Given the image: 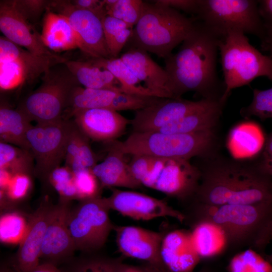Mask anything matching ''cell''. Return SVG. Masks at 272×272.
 <instances>
[{"label": "cell", "instance_id": "cell-1", "mask_svg": "<svg viewBox=\"0 0 272 272\" xmlns=\"http://www.w3.org/2000/svg\"><path fill=\"white\" fill-rule=\"evenodd\" d=\"M221 36L195 19L193 28L179 50L164 59L172 98H180L186 92H194L201 98L221 101L225 87L217 67Z\"/></svg>", "mask_w": 272, "mask_h": 272}, {"label": "cell", "instance_id": "cell-2", "mask_svg": "<svg viewBox=\"0 0 272 272\" xmlns=\"http://www.w3.org/2000/svg\"><path fill=\"white\" fill-rule=\"evenodd\" d=\"M200 170L194 202L213 206L272 202V177L258 163L223 161Z\"/></svg>", "mask_w": 272, "mask_h": 272}, {"label": "cell", "instance_id": "cell-3", "mask_svg": "<svg viewBox=\"0 0 272 272\" xmlns=\"http://www.w3.org/2000/svg\"><path fill=\"white\" fill-rule=\"evenodd\" d=\"M185 221L213 223L225 232L228 246L254 247L260 235L272 221V202L252 205H208L193 202Z\"/></svg>", "mask_w": 272, "mask_h": 272}, {"label": "cell", "instance_id": "cell-4", "mask_svg": "<svg viewBox=\"0 0 272 272\" xmlns=\"http://www.w3.org/2000/svg\"><path fill=\"white\" fill-rule=\"evenodd\" d=\"M195 19L170 7L144 2L140 18L128 41L134 47L165 59L182 43L193 27Z\"/></svg>", "mask_w": 272, "mask_h": 272}, {"label": "cell", "instance_id": "cell-5", "mask_svg": "<svg viewBox=\"0 0 272 272\" xmlns=\"http://www.w3.org/2000/svg\"><path fill=\"white\" fill-rule=\"evenodd\" d=\"M214 129L190 133L168 134L158 131H132L123 142L109 143L124 155L190 160L207 156L215 142Z\"/></svg>", "mask_w": 272, "mask_h": 272}, {"label": "cell", "instance_id": "cell-6", "mask_svg": "<svg viewBox=\"0 0 272 272\" xmlns=\"http://www.w3.org/2000/svg\"><path fill=\"white\" fill-rule=\"evenodd\" d=\"M219 51L225 87L223 103L233 89L249 85L258 77L272 81V58L253 46L243 32L227 31L220 39Z\"/></svg>", "mask_w": 272, "mask_h": 272}, {"label": "cell", "instance_id": "cell-7", "mask_svg": "<svg viewBox=\"0 0 272 272\" xmlns=\"http://www.w3.org/2000/svg\"><path fill=\"white\" fill-rule=\"evenodd\" d=\"M80 86L64 62L57 64L42 76L39 87L18 108L36 123L61 120L73 90Z\"/></svg>", "mask_w": 272, "mask_h": 272}, {"label": "cell", "instance_id": "cell-8", "mask_svg": "<svg viewBox=\"0 0 272 272\" xmlns=\"http://www.w3.org/2000/svg\"><path fill=\"white\" fill-rule=\"evenodd\" d=\"M193 18L222 36L229 30H237L261 40L265 34L257 1L199 0L198 11Z\"/></svg>", "mask_w": 272, "mask_h": 272}, {"label": "cell", "instance_id": "cell-9", "mask_svg": "<svg viewBox=\"0 0 272 272\" xmlns=\"http://www.w3.org/2000/svg\"><path fill=\"white\" fill-rule=\"evenodd\" d=\"M67 59L58 55L33 54L0 37V89L1 92H12L41 77L53 66Z\"/></svg>", "mask_w": 272, "mask_h": 272}, {"label": "cell", "instance_id": "cell-10", "mask_svg": "<svg viewBox=\"0 0 272 272\" xmlns=\"http://www.w3.org/2000/svg\"><path fill=\"white\" fill-rule=\"evenodd\" d=\"M104 197L79 201L69 212L67 225L76 250L98 252L105 245L115 225L111 221Z\"/></svg>", "mask_w": 272, "mask_h": 272}, {"label": "cell", "instance_id": "cell-11", "mask_svg": "<svg viewBox=\"0 0 272 272\" xmlns=\"http://www.w3.org/2000/svg\"><path fill=\"white\" fill-rule=\"evenodd\" d=\"M73 121L38 123L28 130L26 139L34 160V175L48 182L50 173L65 159L67 139Z\"/></svg>", "mask_w": 272, "mask_h": 272}, {"label": "cell", "instance_id": "cell-12", "mask_svg": "<svg viewBox=\"0 0 272 272\" xmlns=\"http://www.w3.org/2000/svg\"><path fill=\"white\" fill-rule=\"evenodd\" d=\"M48 9L67 19L76 37L78 48L90 58H111L102 19L97 15L76 7L70 1H50Z\"/></svg>", "mask_w": 272, "mask_h": 272}, {"label": "cell", "instance_id": "cell-13", "mask_svg": "<svg viewBox=\"0 0 272 272\" xmlns=\"http://www.w3.org/2000/svg\"><path fill=\"white\" fill-rule=\"evenodd\" d=\"M111 194L104 197L110 209L123 216L134 220H149L161 217H171L183 223L185 216L163 199L130 190L110 188Z\"/></svg>", "mask_w": 272, "mask_h": 272}, {"label": "cell", "instance_id": "cell-14", "mask_svg": "<svg viewBox=\"0 0 272 272\" xmlns=\"http://www.w3.org/2000/svg\"><path fill=\"white\" fill-rule=\"evenodd\" d=\"M200 177V169L189 160L165 159L151 189L180 200L187 201L193 198Z\"/></svg>", "mask_w": 272, "mask_h": 272}, {"label": "cell", "instance_id": "cell-15", "mask_svg": "<svg viewBox=\"0 0 272 272\" xmlns=\"http://www.w3.org/2000/svg\"><path fill=\"white\" fill-rule=\"evenodd\" d=\"M210 99L191 101L180 98H159L150 106L135 111L130 120L133 131H156L165 125L206 105Z\"/></svg>", "mask_w": 272, "mask_h": 272}, {"label": "cell", "instance_id": "cell-16", "mask_svg": "<svg viewBox=\"0 0 272 272\" xmlns=\"http://www.w3.org/2000/svg\"><path fill=\"white\" fill-rule=\"evenodd\" d=\"M116 243L124 256L142 260L168 271L161 256L163 233L134 226H115Z\"/></svg>", "mask_w": 272, "mask_h": 272}, {"label": "cell", "instance_id": "cell-17", "mask_svg": "<svg viewBox=\"0 0 272 272\" xmlns=\"http://www.w3.org/2000/svg\"><path fill=\"white\" fill-rule=\"evenodd\" d=\"M70 202L59 200L54 205L43 241L40 259L55 265L66 263L76 250L67 220Z\"/></svg>", "mask_w": 272, "mask_h": 272}, {"label": "cell", "instance_id": "cell-18", "mask_svg": "<svg viewBox=\"0 0 272 272\" xmlns=\"http://www.w3.org/2000/svg\"><path fill=\"white\" fill-rule=\"evenodd\" d=\"M54 205L45 198L29 218L26 232L12 263L15 272H29L40 263L42 245Z\"/></svg>", "mask_w": 272, "mask_h": 272}, {"label": "cell", "instance_id": "cell-19", "mask_svg": "<svg viewBox=\"0 0 272 272\" xmlns=\"http://www.w3.org/2000/svg\"><path fill=\"white\" fill-rule=\"evenodd\" d=\"M0 30L4 37L30 52L52 55L41 34L17 6L15 0L0 1Z\"/></svg>", "mask_w": 272, "mask_h": 272}, {"label": "cell", "instance_id": "cell-20", "mask_svg": "<svg viewBox=\"0 0 272 272\" xmlns=\"http://www.w3.org/2000/svg\"><path fill=\"white\" fill-rule=\"evenodd\" d=\"M74 122L89 139L109 142L121 136L130 120L117 111L107 108H94L73 114Z\"/></svg>", "mask_w": 272, "mask_h": 272}, {"label": "cell", "instance_id": "cell-21", "mask_svg": "<svg viewBox=\"0 0 272 272\" xmlns=\"http://www.w3.org/2000/svg\"><path fill=\"white\" fill-rule=\"evenodd\" d=\"M120 58L144 86L157 97L172 98L167 72L155 62L147 51L129 47Z\"/></svg>", "mask_w": 272, "mask_h": 272}, {"label": "cell", "instance_id": "cell-22", "mask_svg": "<svg viewBox=\"0 0 272 272\" xmlns=\"http://www.w3.org/2000/svg\"><path fill=\"white\" fill-rule=\"evenodd\" d=\"M161 256L170 272H192L200 258L191 241L190 231L175 230L165 234Z\"/></svg>", "mask_w": 272, "mask_h": 272}, {"label": "cell", "instance_id": "cell-23", "mask_svg": "<svg viewBox=\"0 0 272 272\" xmlns=\"http://www.w3.org/2000/svg\"><path fill=\"white\" fill-rule=\"evenodd\" d=\"M109 148L108 154L104 160L97 163L92 169L102 188H141L143 185L132 174L128 163L125 160V155L114 148L110 144Z\"/></svg>", "mask_w": 272, "mask_h": 272}, {"label": "cell", "instance_id": "cell-24", "mask_svg": "<svg viewBox=\"0 0 272 272\" xmlns=\"http://www.w3.org/2000/svg\"><path fill=\"white\" fill-rule=\"evenodd\" d=\"M42 20L41 37L50 51L60 52L78 48L74 30L67 19L48 8Z\"/></svg>", "mask_w": 272, "mask_h": 272}, {"label": "cell", "instance_id": "cell-25", "mask_svg": "<svg viewBox=\"0 0 272 272\" xmlns=\"http://www.w3.org/2000/svg\"><path fill=\"white\" fill-rule=\"evenodd\" d=\"M64 63L82 86L123 93L120 83L111 72L89 59L87 61L67 59Z\"/></svg>", "mask_w": 272, "mask_h": 272}, {"label": "cell", "instance_id": "cell-26", "mask_svg": "<svg viewBox=\"0 0 272 272\" xmlns=\"http://www.w3.org/2000/svg\"><path fill=\"white\" fill-rule=\"evenodd\" d=\"M26 114L18 108L13 109L3 102L0 106V142L30 151L26 139L33 125Z\"/></svg>", "mask_w": 272, "mask_h": 272}, {"label": "cell", "instance_id": "cell-27", "mask_svg": "<svg viewBox=\"0 0 272 272\" xmlns=\"http://www.w3.org/2000/svg\"><path fill=\"white\" fill-rule=\"evenodd\" d=\"M191 240L200 258L218 255L228 246L225 232L215 224L201 221L191 225Z\"/></svg>", "mask_w": 272, "mask_h": 272}, {"label": "cell", "instance_id": "cell-28", "mask_svg": "<svg viewBox=\"0 0 272 272\" xmlns=\"http://www.w3.org/2000/svg\"><path fill=\"white\" fill-rule=\"evenodd\" d=\"M64 160V165L73 173L85 169H92L97 164V156L91 147L89 139L74 121L67 139Z\"/></svg>", "mask_w": 272, "mask_h": 272}, {"label": "cell", "instance_id": "cell-29", "mask_svg": "<svg viewBox=\"0 0 272 272\" xmlns=\"http://www.w3.org/2000/svg\"><path fill=\"white\" fill-rule=\"evenodd\" d=\"M119 93L121 92L78 86L71 94L64 113L65 114L67 112V115L64 119H69L75 113L86 109L107 108L113 110L115 101Z\"/></svg>", "mask_w": 272, "mask_h": 272}, {"label": "cell", "instance_id": "cell-30", "mask_svg": "<svg viewBox=\"0 0 272 272\" xmlns=\"http://www.w3.org/2000/svg\"><path fill=\"white\" fill-rule=\"evenodd\" d=\"M89 60L111 72L120 83L123 93L157 97L154 93L144 86L120 57Z\"/></svg>", "mask_w": 272, "mask_h": 272}, {"label": "cell", "instance_id": "cell-31", "mask_svg": "<svg viewBox=\"0 0 272 272\" xmlns=\"http://www.w3.org/2000/svg\"><path fill=\"white\" fill-rule=\"evenodd\" d=\"M35 163L29 151L9 144L0 142V169H6L13 175H34Z\"/></svg>", "mask_w": 272, "mask_h": 272}, {"label": "cell", "instance_id": "cell-32", "mask_svg": "<svg viewBox=\"0 0 272 272\" xmlns=\"http://www.w3.org/2000/svg\"><path fill=\"white\" fill-rule=\"evenodd\" d=\"M66 263L63 272H119L122 258H112L96 253L85 254Z\"/></svg>", "mask_w": 272, "mask_h": 272}, {"label": "cell", "instance_id": "cell-33", "mask_svg": "<svg viewBox=\"0 0 272 272\" xmlns=\"http://www.w3.org/2000/svg\"><path fill=\"white\" fill-rule=\"evenodd\" d=\"M101 21L110 55L111 58L118 57V54L127 43L133 27L120 20L107 15Z\"/></svg>", "mask_w": 272, "mask_h": 272}, {"label": "cell", "instance_id": "cell-34", "mask_svg": "<svg viewBox=\"0 0 272 272\" xmlns=\"http://www.w3.org/2000/svg\"><path fill=\"white\" fill-rule=\"evenodd\" d=\"M28 220L21 213H3L0 219V239L2 243L20 244L26 232Z\"/></svg>", "mask_w": 272, "mask_h": 272}, {"label": "cell", "instance_id": "cell-35", "mask_svg": "<svg viewBox=\"0 0 272 272\" xmlns=\"http://www.w3.org/2000/svg\"><path fill=\"white\" fill-rule=\"evenodd\" d=\"M229 272H272V263L252 249L235 255L228 265Z\"/></svg>", "mask_w": 272, "mask_h": 272}, {"label": "cell", "instance_id": "cell-36", "mask_svg": "<svg viewBox=\"0 0 272 272\" xmlns=\"http://www.w3.org/2000/svg\"><path fill=\"white\" fill-rule=\"evenodd\" d=\"M107 15L134 27L141 16L144 1L141 0H105Z\"/></svg>", "mask_w": 272, "mask_h": 272}, {"label": "cell", "instance_id": "cell-37", "mask_svg": "<svg viewBox=\"0 0 272 272\" xmlns=\"http://www.w3.org/2000/svg\"><path fill=\"white\" fill-rule=\"evenodd\" d=\"M48 182L57 192L59 200H78L74 173L67 166H60L54 169L49 175Z\"/></svg>", "mask_w": 272, "mask_h": 272}, {"label": "cell", "instance_id": "cell-38", "mask_svg": "<svg viewBox=\"0 0 272 272\" xmlns=\"http://www.w3.org/2000/svg\"><path fill=\"white\" fill-rule=\"evenodd\" d=\"M240 114L245 118L253 116L261 120L272 119V87L266 90L254 89L251 103L241 108Z\"/></svg>", "mask_w": 272, "mask_h": 272}, {"label": "cell", "instance_id": "cell-39", "mask_svg": "<svg viewBox=\"0 0 272 272\" xmlns=\"http://www.w3.org/2000/svg\"><path fill=\"white\" fill-rule=\"evenodd\" d=\"M78 200L100 197L102 188L91 169H85L73 173Z\"/></svg>", "mask_w": 272, "mask_h": 272}, {"label": "cell", "instance_id": "cell-40", "mask_svg": "<svg viewBox=\"0 0 272 272\" xmlns=\"http://www.w3.org/2000/svg\"><path fill=\"white\" fill-rule=\"evenodd\" d=\"M31 177L32 175L26 173L15 174L6 190H2L6 198L12 205L22 201L30 193L32 186Z\"/></svg>", "mask_w": 272, "mask_h": 272}, {"label": "cell", "instance_id": "cell-41", "mask_svg": "<svg viewBox=\"0 0 272 272\" xmlns=\"http://www.w3.org/2000/svg\"><path fill=\"white\" fill-rule=\"evenodd\" d=\"M15 3L31 23H34L46 12L50 1L43 0H15Z\"/></svg>", "mask_w": 272, "mask_h": 272}, {"label": "cell", "instance_id": "cell-42", "mask_svg": "<svg viewBox=\"0 0 272 272\" xmlns=\"http://www.w3.org/2000/svg\"><path fill=\"white\" fill-rule=\"evenodd\" d=\"M152 2L159 5L182 11L192 15L193 17L196 16L199 6V0H156Z\"/></svg>", "mask_w": 272, "mask_h": 272}, {"label": "cell", "instance_id": "cell-43", "mask_svg": "<svg viewBox=\"0 0 272 272\" xmlns=\"http://www.w3.org/2000/svg\"><path fill=\"white\" fill-rule=\"evenodd\" d=\"M152 158L146 155H132L128 163L132 174L140 183L150 166Z\"/></svg>", "mask_w": 272, "mask_h": 272}, {"label": "cell", "instance_id": "cell-44", "mask_svg": "<svg viewBox=\"0 0 272 272\" xmlns=\"http://www.w3.org/2000/svg\"><path fill=\"white\" fill-rule=\"evenodd\" d=\"M76 7L90 11L101 19L107 16L105 0H74L70 1Z\"/></svg>", "mask_w": 272, "mask_h": 272}, {"label": "cell", "instance_id": "cell-45", "mask_svg": "<svg viewBox=\"0 0 272 272\" xmlns=\"http://www.w3.org/2000/svg\"><path fill=\"white\" fill-rule=\"evenodd\" d=\"M264 144L261 159L258 164L272 177V131L266 137Z\"/></svg>", "mask_w": 272, "mask_h": 272}, {"label": "cell", "instance_id": "cell-46", "mask_svg": "<svg viewBox=\"0 0 272 272\" xmlns=\"http://www.w3.org/2000/svg\"><path fill=\"white\" fill-rule=\"evenodd\" d=\"M258 10L265 31L272 29V0L257 1Z\"/></svg>", "mask_w": 272, "mask_h": 272}, {"label": "cell", "instance_id": "cell-47", "mask_svg": "<svg viewBox=\"0 0 272 272\" xmlns=\"http://www.w3.org/2000/svg\"><path fill=\"white\" fill-rule=\"evenodd\" d=\"M261 47L272 58V29L265 31V36L261 40Z\"/></svg>", "mask_w": 272, "mask_h": 272}, {"label": "cell", "instance_id": "cell-48", "mask_svg": "<svg viewBox=\"0 0 272 272\" xmlns=\"http://www.w3.org/2000/svg\"><path fill=\"white\" fill-rule=\"evenodd\" d=\"M29 272H63L58 269L56 265L48 262L39 263Z\"/></svg>", "mask_w": 272, "mask_h": 272}, {"label": "cell", "instance_id": "cell-49", "mask_svg": "<svg viewBox=\"0 0 272 272\" xmlns=\"http://www.w3.org/2000/svg\"><path fill=\"white\" fill-rule=\"evenodd\" d=\"M13 175L6 169H0V190L5 191L7 188Z\"/></svg>", "mask_w": 272, "mask_h": 272}, {"label": "cell", "instance_id": "cell-50", "mask_svg": "<svg viewBox=\"0 0 272 272\" xmlns=\"http://www.w3.org/2000/svg\"><path fill=\"white\" fill-rule=\"evenodd\" d=\"M119 272H150L144 266H135L122 263Z\"/></svg>", "mask_w": 272, "mask_h": 272}, {"label": "cell", "instance_id": "cell-51", "mask_svg": "<svg viewBox=\"0 0 272 272\" xmlns=\"http://www.w3.org/2000/svg\"><path fill=\"white\" fill-rule=\"evenodd\" d=\"M144 265L150 272H170L167 270H161L153 265L146 263ZM197 272H210L209 270L206 269H202Z\"/></svg>", "mask_w": 272, "mask_h": 272}, {"label": "cell", "instance_id": "cell-52", "mask_svg": "<svg viewBox=\"0 0 272 272\" xmlns=\"http://www.w3.org/2000/svg\"><path fill=\"white\" fill-rule=\"evenodd\" d=\"M0 272H15V271L14 270H13V271L10 270V269H9L8 268H7L6 267H2L1 269V271Z\"/></svg>", "mask_w": 272, "mask_h": 272}, {"label": "cell", "instance_id": "cell-53", "mask_svg": "<svg viewBox=\"0 0 272 272\" xmlns=\"http://www.w3.org/2000/svg\"><path fill=\"white\" fill-rule=\"evenodd\" d=\"M268 260L272 263V253L269 256Z\"/></svg>", "mask_w": 272, "mask_h": 272}, {"label": "cell", "instance_id": "cell-54", "mask_svg": "<svg viewBox=\"0 0 272 272\" xmlns=\"http://www.w3.org/2000/svg\"><path fill=\"white\" fill-rule=\"evenodd\" d=\"M269 228L270 230L272 232V222H271V223L269 225Z\"/></svg>", "mask_w": 272, "mask_h": 272}]
</instances>
